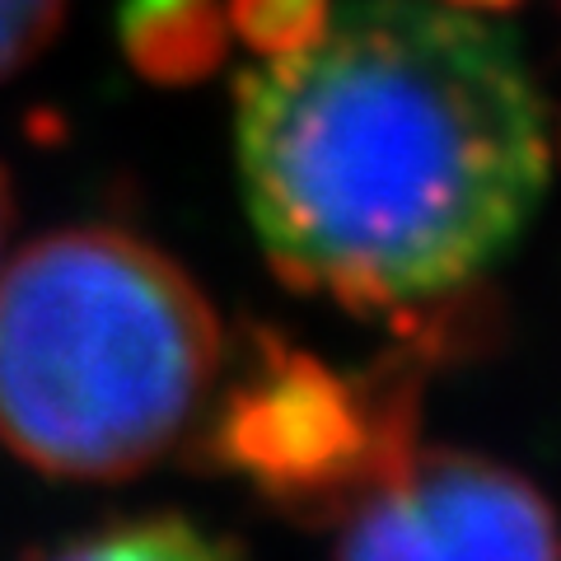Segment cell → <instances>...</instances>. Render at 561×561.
<instances>
[{
	"mask_svg": "<svg viewBox=\"0 0 561 561\" xmlns=\"http://www.w3.org/2000/svg\"><path fill=\"white\" fill-rule=\"evenodd\" d=\"M253 234L305 295L412 319L459 300L548 187V113L515 43L435 0H346L234 80Z\"/></svg>",
	"mask_w": 561,
	"mask_h": 561,
	"instance_id": "obj_1",
	"label": "cell"
},
{
	"mask_svg": "<svg viewBox=\"0 0 561 561\" xmlns=\"http://www.w3.org/2000/svg\"><path fill=\"white\" fill-rule=\"evenodd\" d=\"M225 360L202 286L131 230H51L0 272V445L47 478L160 463L206 416Z\"/></svg>",
	"mask_w": 561,
	"mask_h": 561,
	"instance_id": "obj_2",
	"label": "cell"
},
{
	"mask_svg": "<svg viewBox=\"0 0 561 561\" xmlns=\"http://www.w3.org/2000/svg\"><path fill=\"white\" fill-rule=\"evenodd\" d=\"M416 365L337 370L276 332H253L210 398L206 449L305 524H337L421 445Z\"/></svg>",
	"mask_w": 561,
	"mask_h": 561,
	"instance_id": "obj_3",
	"label": "cell"
},
{
	"mask_svg": "<svg viewBox=\"0 0 561 561\" xmlns=\"http://www.w3.org/2000/svg\"><path fill=\"white\" fill-rule=\"evenodd\" d=\"M337 524V561H561L548 496L468 449L416 445Z\"/></svg>",
	"mask_w": 561,
	"mask_h": 561,
	"instance_id": "obj_4",
	"label": "cell"
},
{
	"mask_svg": "<svg viewBox=\"0 0 561 561\" xmlns=\"http://www.w3.org/2000/svg\"><path fill=\"white\" fill-rule=\"evenodd\" d=\"M117 33L131 66L160 84L216 76L234 38L225 0H127Z\"/></svg>",
	"mask_w": 561,
	"mask_h": 561,
	"instance_id": "obj_5",
	"label": "cell"
},
{
	"mask_svg": "<svg viewBox=\"0 0 561 561\" xmlns=\"http://www.w3.org/2000/svg\"><path fill=\"white\" fill-rule=\"evenodd\" d=\"M47 561H243L239 548L220 534L197 529L179 515L117 519L94 534L70 538Z\"/></svg>",
	"mask_w": 561,
	"mask_h": 561,
	"instance_id": "obj_6",
	"label": "cell"
},
{
	"mask_svg": "<svg viewBox=\"0 0 561 561\" xmlns=\"http://www.w3.org/2000/svg\"><path fill=\"white\" fill-rule=\"evenodd\" d=\"M225 14L257 57H290L323 33L332 0H225Z\"/></svg>",
	"mask_w": 561,
	"mask_h": 561,
	"instance_id": "obj_7",
	"label": "cell"
},
{
	"mask_svg": "<svg viewBox=\"0 0 561 561\" xmlns=\"http://www.w3.org/2000/svg\"><path fill=\"white\" fill-rule=\"evenodd\" d=\"M66 20V0H0V80L38 61Z\"/></svg>",
	"mask_w": 561,
	"mask_h": 561,
	"instance_id": "obj_8",
	"label": "cell"
},
{
	"mask_svg": "<svg viewBox=\"0 0 561 561\" xmlns=\"http://www.w3.org/2000/svg\"><path fill=\"white\" fill-rule=\"evenodd\" d=\"M10 220H14V192H10V173L0 169V243L10 234Z\"/></svg>",
	"mask_w": 561,
	"mask_h": 561,
	"instance_id": "obj_9",
	"label": "cell"
},
{
	"mask_svg": "<svg viewBox=\"0 0 561 561\" xmlns=\"http://www.w3.org/2000/svg\"><path fill=\"white\" fill-rule=\"evenodd\" d=\"M445 5H459V10H501V5H515V0H445Z\"/></svg>",
	"mask_w": 561,
	"mask_h": 561,
	"instance_id": "obj_10",
	"label": "cell"
}]
</instances>
